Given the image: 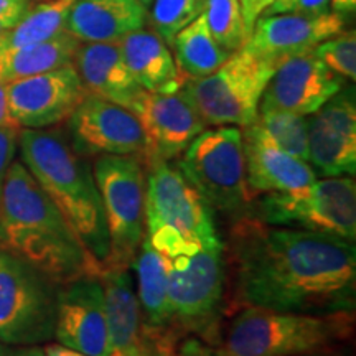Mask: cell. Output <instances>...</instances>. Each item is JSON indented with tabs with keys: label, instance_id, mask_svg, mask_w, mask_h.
<instances>
[{
	"label": "cell",
	"instance_id": "cell-19",
	"mask_svg": "<svg viewBox=\"0 0 356 356\" xmlns=\"http://www.w3.org/2000/svg\"><path fill=\"white\" fill-rule=\"evenodd\" d=\"M104 291L109 356H149L147 333L137 291L126 267H106L101 273Z\"/></svg>",
	"mask_w": 356,
	"mask_h": 356
},
{
	"label": "cell",
	"instance_id": "cell-9",
	"mask_svg": "<svg viewBox=\"0 0 356 356\" xmlns=\"http://www.w3.org/2000/svg\"><path fill=\"white\" fill-rule=\"evenodd\" d=\"M256 218L273 226L356 239V184L353 177H327L287 193H266Z\"/></svg>",
	"mask_w": 356,
	"mask_h": 356
},
{
	"label": "cell",
	"instance_id": "cell-6",
	"mask_svg": "<svg viewBox=\"0 0 356 356\" xmlns=\"http://www.w3.org/2000/svg\"><path fill=\"white\" fill-rule=\"evenodd\" d=\"M177 165L213 211L243 216L254 200L246 180L241 127L204 129L186 147Z\"/></svg>",
	"mask_w": 356,
	"mask_h": 356
},
{
	"label": "cell",
	"instance_id": "cell-30",
	"mask_svg": "<svg viewBox=\"0 0 356 356\" xmlns=\"http://www.w3.org/2000/svg\"><path fill=\"white\" fill-rule=\"evenodd\" d=\"M207 0H152L149 12V24L167 44L172 38L197 20L203 13Z\"/></svg>",
	"mask_w": 356,
	"mask_h": 356
},
{
	"label": "cell",
	"instance_id": "cell-1",
	"mask_svg": "<svg viewBox=\"0 0 356 356\" xmlns=\"http://www.w3.org/2000/svg\"><path fill=\"white\" fill-rule=\"evenodd\" d=\"M236 304L328 315L355 310L353 241L243 215L231 229Z\"/></svg>",
	"mask_w": 356,
	"mask_h": 356
},
{
	"label": "cell",
	"instance_id": "cell-13",
	"mask_svg": "<svg viewBox=\"0 0 356 356\" xmlns=\"http://www.w3.org/2000/svg\"><path fill=\"white\" fill-rule=\"evenodd\" d=\"M66 122L70 144L83 157H144V131L137 115L127 108L86 95Z\"/></svg>",
	"mask_w": 356,
	"mask_h": 356
},
{
	"label": "cell",
	"instance_id": "cell-23",
	"mask_svg": "<svg viewBox=\"0 0 356 356\" xmlns=\"http://www.w3.org/2000/svg\"><path fill=\"white\" fill-rule=\"evenodd\" d=\"M122 58L136 83L147 92H175L188 78L175 63L170 47L154 30H137L119 40Z\"/></svg>",
	"mask_w": 356,
	"mask_h": 356
},
{
	"label": "cell",
	"instance_id": "cell-40",
	"mask_svg": "<svg viewBox=\"0 0 356 356\" xmlns=\"http://www.w3.org/2000/svg\"><path fill=\"white\" fill-rule=\"evenodd\" d=\"M330 10L335 13H353L356 10V0H330Z\"/></svg>",
	"mask_w": 356,
	"mask_h": 356
},
{
	"label": "cell",
	"instance_id": "cell-7",
	"mask_svg": "<svg viewBox=\"0 0 356 356\" xmlns=\"http://www.w3.org/2000/svg\"><path fill=\"white\" fill-rule=\"evenodd\" d=\"M277 65L248 50L231 53L215 73L186 79L184 91L207 126L248 127L259 115V102Z\"/></svg>",
	"mask_w": 356,
	"mask_h": 356
},
{
	"label": "cell",
	"instance_id": "cell-5",
	"mask_svg": "<svg viewBox=\"0 0 356 356\" xmlns=\"http://www.w3.org/2000/svg\"><path fill=\"white\" fill-rule=\"evenodd\" d=\"M353 312L314 315L246 307L231 322L222 356H300L351 333Z\"/></svg>",
	"mask_w": 356,
	"mask_h": 356
},
{
	"label": "cell",
	"instance_id": "cell-16",
	"mask_svg": "<svg viewBox=\"0 0 356 356\" xmlns=\"http://www.w3.org/2000/svg\"><path fill=\"white\" fill-rule=\"evenodd\" d=\"M53 338L88 356H109L101 275H86L58 287Z\"/></svg>",
	"mask_w": 356,
	"mask_h": 356
},
{
	"label": "cell",
	"instance_id": "cell-20",
	"mask_svg": "<svg viewBox=\"0 0 356 356\" xmlns=\"http://www.w3.org/2000/svg\"><path fill=\"white\" fill-rule=\"evenodd\" d=\"M246 155V180L252 197L302 190L317 180L312 165L262 139L252 126L243 131Z\"/></svg>",
	"mask_w": 356,
	"mask_h": 356
},
{
	"label": "cell",
	"instance_id": "cell-29",
	"mask_svg": "<svg viewBox=\"0 0 356 356\" xmlns=\"http://www.w3.org/2000/svg\"><path fill=\"white\" fill-rule=\"evenodd\" d=\"M202 15L213 38L229 53L241 50L251 37L238 0H207Z\"/></svg>",
	"mask_w": 356,
	"mask_h": 356
},
{
	"label": "cell",
	"instance_id": "cell-44",
	"mask_svg": "<svg viewBox=\"0 0 356 356\" xmlns=\"http://www.w3.org/2000/svg\"><path fill=\"white\" fill-rule=\"evenodd\" d=\"M160 356H168V351H160Z\"/></svg>",
	"mask_w": 356,
	"mask_h": 356
},
{
	"label": "cell",
	"instance_id": "cell-26",
	"mask_svg": "<svg viewBox=\"0 0 356 356\" xmlns=\"http://www.w3.org/2000/svg\"><path fill=\"white\" fill-rule=\"evenodd\" d=\"M168 47L172 48L177 66L188 79L204 78L215 73L231 55L213 38L203 15L181 29Z\"/></svg>",
	"mask_w": 356,
	"mask_h": 356
},
{
	"label": "cell",
	"instance_id": "cell-10",
	"mask_svg": "<svg viewBox=\"0 0 356 356\" xmlns=\"http://www.w3.org/2000/svg\"><path fill=\"white\" fill-rule=\"evenodd\" d=\"M56 292L38 270L0 251V341L32 346L53 338Z\"/></svg>",
	"mask_w": 356,
	"mask_h": 356
},
{
	"label": "cell",
	"instance_id": "cell-3",
	"mask_svg": "<svg viewBox=\"0 0 356 356\" xmlns=\"http://www.w3.org/2000/svg\"><path fill=\"white\" fill-rule=\"evenodd\" d=\"M19 150L30 175L104 269L109 234L92 168L58 129H20Z\"/></svg>",
	"mask_w": 356,
	"mask_h": 356
},
{
	"label": "cell",
	"instance_id": "cell-8",
	"mask_svg": "<svg viewBox=\"0 0 356 356\" xmlns=\"http://www.w3.org/2000/svg\"><path fill=\"white\" fill-rule=\"evenodd\" d=\"M109 234L106 267L132 266L144 238L145 167L136 155H99L92 163Z\"/></svg>",
	"mask_w": 356,
	"mask_h": 356
},
{
	"label": "cell",
	"instance_id": "cell-18",
	"mask_svg": "<svg viewBox=\"0 0 356 356\" xmlns=\"http://www.w3.org/2000/svg\"><path fill=\"white\" fill-rule=\"evenodd\" d=\"M343 26L345 17L332 10L322 15H261L244 48L279 66L287 58L309 53L323 40L343 32Z\"/></svg>",
	"mask_w": 356,
	"mask_h": 356
},
{
	"label": "cell",
	"instance_id": "cell-28",
	"mask_svg": "<svg viewBox=\"0 0 356 356\" xmlns=\"http://www.w3.org/2000/svg\"><path fill=\"white\" fill-rule=\"evenodd\" d=\"M251 126L270 145L292 157L309 162L305 115L287 111H262Z\"/></svg>",
	"mask_w": 356,
	"mask_h": 356
},
{
	"label": "cell",
	"instance_id": "cell-24",
	"mask_svg": "<svg viewBox=\"0 0 356 356\" xmlns=\"http://www.w3.org/2000/svg\"><path fill=\"white\" fill-rule=\"evenodd\" d=\"M132 266L136 267L137 299L140 304L145 330H165L168 325H172L167 257L157 251L144 236Z\"/></svg>",
	"mask_w": 356,
	"mask_h": 356
},
{
	"label": "cell",
	"instance_id": "cell-38",
	"mask_svg": "<svg viewBox=\"0 0 356 356\" xmlns=\"http://www.w3.org/2000/svg\"><path fill=\"white\" fill-rule=\"evenodd\" d=\"M0 126H15L12 122L10 114H8V104H7V91L6 84L0 81Z\"/></svg>",
	"mask_w": 356,
	"mask_h": 356
},
{
	"label": "cell",
	"instance_id": "cell-33",
	"mask_svg": "<svg viewBox=\"0 0 356 356\" xmlns=\"http://www.w3.org/2000/svg\"><path fill=\"white\" fill-rule=\"evenodd\" d=\"M19 134L20 127L0 126V195H2L8 168L15 162L17 150H19Z\"/></svg>",
	"mask_w": 356,
	"mask_h": 356
},
{
	"label": "cell",
	"instance_id": "cell-15",
	"mask_svg": "<svg viewBox=\"0 0 356 356\" xmlns=\"http://www.w3.org/2000/svg\"><path fill=\"white\" fill-rule=\"evenodd\" d=\"M309 162L315 173L353 177L356 172L355 89H340L317 113L307 115Z\"/></svg>",
	"mask_w": 356,
	"mask_h": 356
},
{
	"label": "cell",
	"instance_id": "cell-43",
	"mask_svg": "<svg viewBox=\"0 0 356 356\" xmlns=\"http://www.w3.org/2000/svg\"><path fill=\"white\" fill-rule=\"evenodd\" d=\"M3 351H6V350H3V345H2V341H0V355H2Z\"/></svg>",
	"mask_w": 356,
	"mask_h": 356
},
{
	"label": "cell",
	"instance_id": "cell-25",
	"mask_svg": "<svg viewBox=\"0 0 356 356\" xmlns=\"http://www.w3.org/2000/svg\"><path fill=\"white\" fill-rule=\"evenodd\" d=\"M79 47L81 42L63 30L44 42L0 51V81L8 84L73 65Z\"/></svg>",
	"mask_w": 356,
	"mask_h": 356
},
{
	"label": "cell",
	"instance_id": "cell-21",
	"mask_svg": "<svg viewBox=\"0 0 356 356\" xmlns=\"http://www.w3.org/2000/svg\"><path fill=\"white\" fill-rule=\"evenodd\" d=\"M149 12L139 0H74L65 30L81 43L119 42L145 29Z\"/></svg>",
	"mask_w": 356,
	"mask_h": 356
},
{
	"label": "cell",
	"instance_id": "cell-12",
	"mask_svg": "<svg viewBox=\"0 0 356 356\" xmlns=\"http://www.w3.org/2000/svg\"><path fill=\"white\" fill-rule=\"evenodd\" d=\"M129 111L137 115L145 136L144 167L173 162L207 129L184 89L175 92L142 91Z\"/></svg>",
	"mask_w": 356,
	"mask_h": 356
},
{
	"label": "cell",
	"instance_id": "cell-35",
	"mask_svg": "<svg viewBox=\"0 0 356 356\" xmlns=\"http://www.w3.org/2000/svg\"><path fill=\"white\" fill-rule=\"evenodd\" d=\"M239 6L243 8V17L246 22L249 33H252L256 20L264 13L267 7L273 3V0H238Z\"/></svg>",
	"mask_w": 356,
	"mask_h": 356
},
{
	"label": "cell",
	"instance_id": "cell-4",
	"mask_svg": "<svg viewBox=\"0 0 356 356\" xmlns=\"http://www.w3.org/2000/svg\"><path fill=\"white\" fill-rule=\"evenodd\" d=\"M144 236L163 256L221 243L213 208L175 163L145 165Z\"/></svg>",
	"mask_w": 356,
	"mask_h": 356
},
{
	"label": "cell",
	"instance_id": "cell-31",
	"mask_svg": "<svg viewBox=\"0 0 356 356\" xmlns=\"http://www.w3.org/2000/svg\"><path fill=\"white\" fill-rule=\"evenodd\" d=\"M314 55L343 79H356V32H340L314 48Z\"/></svg>",
	"mask_w": 356,
	"mask_h": 356
},
{
	"label": "cell",
	"instance_id": "cell-22",
	"mask_svg": "<svg viewBox=\"0 0 356 356\" xmlns=\"http://www.w3.org/2000/svg\"><path fill=\"white\" fill-rule=\"evenodd\" d=\"M84 91L122 108H131L144 89L136 83L119 42L81 43L73 61Z\"/></svg>",
	"mask_w": 356,
	"mask_h": 356
},
{
	"label": "cell",
	"instance_id": "cell-14",
	"mask_svg": "<svg viewBox=\"0 0 356 356\" xmlns=\"http://www.w3.org/2000/svg\"><path fill=\"white\" fill-rule=\"evenodd\" d=\"M8 114L20 129H50L68 121L86 97L74 65L6 84Z\"/></svg>",
	"mask_w": 356,
	"mask_h": 356
},
{
	"label": "cell",
	"instance_id": "cell-37",
	"mask_svg": "<svg viewBox=\"0 0 356 356\" xmlns=\"http://www.w3.org/2000/svg\"><path fill=\"white\" fill-rule=\"evenodd\" d=\"M44 356H88L81 353V351H76L73 348H68V346L61 343H48L43 348Z\"/></svg>",
	"mask_w": 356,
	"mask_h": 356
},
{
	"label": "cell",
	"instance_id": "cell-17",
	"mask_svg": "<svg viewBox=\"0 0 356 356\" xmlns=\"http://www.w3.org/2000/svg\"><path fill=\"white\" fill-rule=\"evenodd\" d=\"M343 81L314 51L287 58L267 83L259 102V113L287 111L307 118L317 113L325 102L343 89Z\"/></svg>",
	"mask_w": 356,
	"mask_h": 356
},
{
	"label": "cell",
	"instance_id": "cell-39",
	"mask_svg": "<svg viewBox=\"0 0 356 356\" xmlns=\"http://www.w3.org/2000/svg\"><path fill=\"white\" fill-rule=\"evenodd\" d=\"M0 356H44L43 348H40L38 345H32V346H19V348L10 350V351H3Z\"/></svg>",
	"mask_w": 356,
	"mask_h": 356
},
{
	"label": "cell",
	"instance_id": "cell-34",
	"mask_svg": "<svg viewBox=\"0 0 356 356\" xmlns=\"http://www.w3.org/2000/svg\"><path fill=\"white\" fill-rule=\"evenodd\" d=\"M32 0H0V20L15 24L32 7Z\"/></svg>",
	"mask_w": 356,
	"mask_h": 356
},
{
	"label": "cell",
	"instance_id": "cell-2",
	"mask_svg": "<svg viewBox=\"0 0 356 356\" xmlns=\"http://www.w3.org/2000/svg\"><path fill=\"white\" fill-rule=\"evenodd\" d=\"M0 251L33 267L58 287L102 273V266L20 160L8 168L0 195Z\"/></svg>",
	"mask_w": 356,
	"mask_h": 356
},
{
	"label": "cell",
	"instance_id": "cell-42",
	"mask_svg": "<svg viewBox=\"0 0 356 356\" xmlns=\"http://www.w3.org/2000/svg\"><path fill=\"white\" fill-rule=\"evenodd\" d=\"M139 2L142 3V6H144V7H147V8H149V6H150V3H152V0H139Z\"/></svg>",
	"mask_w": 356,
	"mask_h": 356
},
{
	"label": "cell",
	"instance_id": "cell-36",
	"mask_svg": "<svg viewBox=\"0 0 356 356\" xmlns=\"http://www.w3.org/2000/svg\"><path fill=\"white\" fill-rule=\"evenodd\" d=\"M177 356H218V355L213 353L208 346H204L202 341L197 340V338H190V340H186L185 343L180 346Z\"/></svg>",
	"mask_w": 356,
	"mask_h": 356
},
{
	"label": "cell",
	"instance_id": "cell-41",
	"mask_svg": "<svg viewBox=\"0 0 356 356\" xmlns=\"http://www.w3.org/2000/svg\"><path fill=\"white\" fill-rule=\"evenodd\" d=\"M10 26H12V24H8V22L0 20V33L6 32V30H7V29H10Z\"/></svg>",
	"mask_w": 356,
	"mask_h": 356
},
{
	"label": "cell",
	"instance_id": "cell-27",
	"mask_svg": "<svg viewBox=\"0 0 356 356\" xmlns=\"http://www.w3.org/2000/svg\"><path fill=\"white\" fill-rule=\"evenodd\" d=\"M73 3L74 0H47L30 7L10 29L0 33V51L44 42L61 33Z\"/></svg>",
	"mask_w": 356,
	"mask_h": 356
},
{
	"label": "cell",
	"instance_id": "cell-32",
	"mask_svg": "<svg viewBox=\"0 0 356 356\" xmlns=\"http://www.w3.org/2000/svg\"><path fill=\"white\" fill-rule=\"evenodd\" d=\"M330 12V0H273L262 15L299 13V15H322Z\"/></svg>",
	"mask_w": 356,
	"mask_h": 356
},
{
	"label": "cell",
	"instance_id": "cell-11",
	"mask_svg": "<svg viewBox=\"0 0 356 356\" xmlns=\"http://www.w3.org/2000/svg\"><path fill=\"white\" fill-rule=\"evenodd\" d=\"M165 257L172 325L203 330L215 318L222 297V243Z\"/></svg>",
	"mask_w": 356,
	"mask_h": 356
}]
</instances>
